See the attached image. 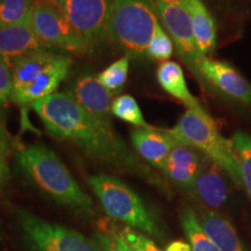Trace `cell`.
Returning <instances> with one entry per match:
<instances>
[{
    "label": "cell",
    "mask_w": 251,
    "mask_h": 251,
    "mask_svg": "<svg viewBox=\"0 0 251 251\" xmlns=\"http://www.w3.org/2000/svg\"><path fill=\"white\" fill-rule=\"evenodd\" d=\"M157 14L161 19L166 33L171 37L178 55L183 59L188 70L202 85L199 64L205 57L199 51L194 39L190 14L183 0H152Z\"/></svg>",
    "instance_id": "ba28073f"
},
{
    "label": "cell",
    "mask_w": 251,
    "mask_h": 251,
    "mask_svg": "<svg viewBox=\"0 0 251 251\" xmlns=\"http://www.w3.org/2000/svg\"><path fill=\"white\" fill-rule=\"evenodd\" d=\"M93 241L99 251H136L126 242L120 234H115L113 231L96 234Z\"/></svg>",
    "instance_id": "4316f807"
},
{
    "label": "cell",
    "mask_w": 251,
    "mask_h": 251,
    "mask_svg": "<svg viewBox=\"0 0 251 251\" xmlns=\"http://www.w3.org/2000/svg\"><path fill=\"white\" fill-rule=\"evenodd\" d=\"M166 251H192V248L187 243L181 242V241H175V242L169 244Z\"/></svg>",
    "instance_id": "4dcf8cb0"
},
{
    "label": "cell",
    "mask_w": 251,
    "mask_h": 251,
    "mask_svg": "<svg viewBox=\"0 0 251 251\" xmlns=\"http://www.w3.org/2000/svg\"><path fill=\"white\" fill-rule=\"evenodd\" d=\"M174 46L171 37L164 30L162 25H159L150 40L146 55L155 61L166 62L174 55Z\"/></svg>",
    "instance_id": "484cf974"
},
{
    "label": "cell",
    "mask_w": 251,
    "mask_h": 251,
    "mask_svg": "<svg viewBox=\"0 0 251 251\" xmlns=\"http://www.w3.org/2000/svg\"><path fill=\"white\" fill-rule=\"evenodd\" d=\"M61 54H56L49 49L37 50L19 58L12 67V77H13V87L12 93L23 90L24 87L39 77L43 71L59 58Z\"/></svg>",
    "instance_id": "ac0fdd59"
},
{
    "label": "cell",
    "mask_w": 251,
    "mask_h": 251,
    "mask_svg": "<svg viewBox=\"0 0 251 251\" xmlns=\"http://www.w3.org/2000/svg\"><path fill=\"white\" fill-rule=\"evenodd\" d=\"M178 142L192 147L215 163L238 187H243L240 159L231 140L220 134L214 120L203 108H191L166 130Z\"/></svg>",
    "instance_id": "3957f363"
},
{
    "label": "cell",
    "mask_w": 251,
    "mask_h": 251,
    "mask_svg": "<svg viewBox=\"0 0 251 251\" xmlns=\"http://www.w3.org/2000/svg\"><path fill=\"white\" fill-rule=\"evenodd\" d=\"M177 142L166 130L153 127L136 128L131 131V143L136 152L161 170Z\"/></svg>",
    "instance_id": "9a60e30c"
},
{
    "label": "cell",
    "mask_w": 251,
    "mask_h": 251,
    "mask_svg": "<svg viewBox=\"0 0 251 251\" xmlns=\"http://www.w3.org/2000/svg\"><path fill=\"white\" fill-rule=\"evenodd\" d=\"M9 139L4 121L0 118V191L7 184L11 176L9 171Z\"/></svg>",
    "instance_id": "83f0119b"
},
{
    "label": "cell",
    "mask_w": 251,
    "mask_h": 251,
    "mask_svg": "<svg viewBox=\"0 0 251 251\" xmlns=\"http://www.w3.org/2000/svg\"><path fill=\"white\" fill-rule=\"evenodd\" d=\"M120 235L125 238L126 242L136 251H162L151 240L142 234L131 230L130 228L124 229Z\"/></svg>",
    "instance_id": "f1b7e54d"
},
{
    "label": "cell",
    "mask_w": 251,
    "mask_h": 251,
    "mask_svg": "<svg viewBox=\"0 0 251 251\" xmlns=\"http://www.w3.org/2000/svg\"><path fill=\"white\" fill-rule=\"evenodd\" d=\"M202 86L213 89L225 98L251 107V84L230 63L205 56L199 64Z\"/></svg>",
    "instance_id": "30bf717a"
},
{
    "label": "cell",
    "mask_w": 251,
    "mask_h": 251,
    "mask_svg": "<svg viewBox=\"0 0 251 251\" xmlns=\"http://www.w3.org/2000/svg\"><path fill=\"white\" fill-rule=\"evenodd\" d=\"M77 35L92 50L108 40L115 0H55Z\"/></svg>",
    "instance_id": "9c48e42d"
},
{
    "label": "cell",
    "mask_w": 251,
    "mask_h": 251,
    "mask_svg": "<svg viewBox=\"0 0 251 251\" xmlns=\"http://www.w3.org/2000/svg\"><path fill=\"white\" fill-rule=\"evenodd\" d=\"M192 23L197 47L203 56L212 55L216 48V24L202 0H183Z\"/></svg>",
    "instance_id": "e0dca14e"
},
{
    "label": "cell",
    "mask_w": 251,
    "mask_h": 251,
    "mask_svg": "<svg viewBox=\"0 0 251 251\" xmlns=\"http://www.w3.org/2000/svg\"><path fill=\"white\" fill-rule=\"evenodd\" d=\"M180 221L185 234L190 241L192 251H220L211 238L207 236L197 214L192 209L188 207L181 209Z\"/></svg>",
    "instance_id": "44dd1931"
},
{
    "label": "cell",
    "mask_w": 251,
    "mask_h": 251,
    "mask_svg": "<svg viewBox=\"0 0 251 251\" xmlns=\"http://www.w3.org/2000/svg\"><path fill=\"white\" fill-rule=\"evenodd\" d=\"M74 99L89 114L98 120L112 124V98L114 96L105 89L98 77L93 75H83L75 83L72 93Z\"/></svg>",
    "instance_id": "7c38bea8"
},
{
    "label": "cell",
    "mask_w": 251,
    "mask_h": 251,
    "mask_svg": "<svg viewBox=\"0 0 251 251\" xmlns=\"http://www.w3.org/2000/svg\"><path fill=\"white\" fill-rule=\"evenodd\" d=\"M231 142L240 159L243 187L251 200V135L236 131L231 137Z\"/></svg>",
    "instance_id": "d4e9b609"
},
{
    "label": "cell",
    "mask_w": 251,
    "mask_h": 251,
    "mask_svg": "<svg viewBox=\"0 0 251 251\" xmlns=\"http://www.w3.org/2000/svg\"><path fill=\"white\" fill-rule=\"evenodd\" d=\"M129 63L130 57L125 55L124 57L119 58L118 61H115L97 76L100 83L113 96L120 93L121 90L124 89L128 78V72H129Z\"/></svg>",
    "instance_id": "cb8c5ba5"
},
{
    "label": "cell",
    "mask_w": 251,
    "mask_h": 251,
    "mask_svg": "<svg viewBox=\"0 0 251 251\" xmlns=\"http://www.w3.org/2000/svg\"><path fill=\"white\" fill-rule=\"evenodd\" d=\"M112 114L120 120L128 122L136 128H151L144 120L139 103L129 94L119 96L112 102Z\"/></svg>",
    "instance_id": "603a6c76"
},
{
    "label": "cell",
    "mask_w": 251,
    "mask_h": 251,
    "mask_svg": "<svg viewBox=\"0 0 251 251\" xmlns=\"http://www.w3.org/2000/svg\"><path fill=\"white\" fill-rule=\"evenodd\" d=\"M191 191L209 209L222 208L230 192L224 172L206 157Z\"/></svg>",
    "instance_id": "5bb4252c"
},
{
    "label": "cell",
    "mask_w": 251,
    "mask_h": 251,
    "mask_svg": "<svg viewBox=\"0 0 251 251\" xmlns=\"http://www.w3.org/2000/svg\"><path fill=\"white\" fill-rule=\"evenodd\" d=\"M214 1H218L220 4H230L231 0H214Z\"/></svg>",
    "instance_id": "1f68e13d"
},
{
    "label": "cell",
    "mask_w": 251,
    "mask_h": 251,
    "mask_svg": "<svg viewBox=\"0 0 251 251\" xmlns=\"http://www.w3.org/2000/svg\"><path fill=\"white\" fill-rule=\"evenodd\" d=\"M198 220L220 251H244L234 228L224 216L211 209H201L198 213Z\"/></svg>",
    "instance_id": "ffe728a7"
},
{
    "label": "cell",
    "mask_w": 251,
    "mask_h": 251,
    "mask_svg": "<svg viewBox=\"0 0 251 251\" xmlns=\"http://www.w3.org/2000/svg\"><path fill=\"white\" fill-rule=\"evenodd\" d=\"M35 0H0V26L30 23Z\"/></svg>",
    "instance_id": "7402d4cb"
},
{
    "label": "cell",
    "mask_w": 251,
    "mask_h": 251,
    "mask_svg": "<svg viewBox=\"0 0 251 251\" xmlns=\"http://www.w3.org/2000/svg\"><path fill=\"white\" fill-rule=\"evenodd\" d=\"M17 162L28 179L56 202L78 214L94 215L92 199L52 150L42 144L26 147L17 152Z\"/></svg>",
    "instance_id": "7a4b0ae2"
},
{
    "label": "cell",
    "mask_w": 251,
    "mask_h": 251,
    "mask_svg": "<svg viewBox=\"0 0 251 251\" xmlns=\"http://www.w3.org/2000/svg\"><path fill=\"white\" fill-rule=\"evenodd\" d=\"M72 67V59L67 55H61L54 64L36 77L29 85L11 94V100L20 106L33 105L56 93L59 84L68 77Z\"/></svg>",
    "instance_id": "8fae6325"
},
{
    "label": "cell",
    "mask_w": 251,
    "mask_h": 251,
    "mask_svg": "<svg viewBox=\"0 0 251 251\" xmlns=\"http://www.w3.org/2000/svg\"><path fill=\"white\" fill-rule=\"evenodd\" d=\"M47 131L69 141L97 161L125 171H141L142 165L125 141L106 124L81 108L67 92H56L31 105Z\"/></svg>",
    "instance_id": "6da1fadb"
},
{
    "label": "cell",
    "mask_w": 251,
    "mask_h": 251,
    "mask_svg": "<svg viewBox=\"0 0 251 251\" xmlns=\"http://www.w3.org/2000/svg\"><path fill=\"white\" fill-rule=\"evenodd\" d=\"M43 49L50 48L35 35L29 24L0 26V57L9 64L11 62L14 64L25 55Z\"/></svg>",
    "instance_id": "2e32d148"
},
{
    "label": "cell",
    "mask_w": 251,
    "mask_h": 251,
    "mask_svg": "<svg viewBox=\"0 0 251 251\" xmlns=\"http://www.w3.org/2000/svg\"><path fill=\"white\" fill-rule=\"evenodd\" d=\"M161 25L152 0H115L108 23V39L129 57H142Z\"/></svg>",
    "instance_id": "277c9868"
},
{
    "label": "cell",
    "mask_w": 251,
    "mask_h": 251,
    "mask_svg": "<svg viewBox=\"0 0 251 251\" xmlns=\"http://www.w3.org/2000/svg\"><path fill=\"white\" fill-rule=\"evenodd\" d=\"M198 150L187 144L177 142L169 155L162 171L172 183L183 190L191 191L203 163Z\"/></svg>",
    "instance_id": "4fadbf2b"
},
{
    "label": "cell",
    "mask_w": 251,
    "mask_h": 251,
    "mask_svg": "<svg viewBox=\"0 0 251 251\" xmlns=\"http://www.w3.org/2000/svg\"><path fill=\"white\" fill-rule=\"evenodd\" d=\"M29 25L35 35L49 48L75 54L91 51L69 24L55 0H35Z\"/></svg>",
    "instance_id": "52a82bcc"
},
{
    "label": "cell",
    "mask_w": 251,
    "mask_h": 251,
    "mask_svg": "<svg viewBox=\"0 0 251 251\" xmlns=\"http://www.w3.org/2000/svg\"><path fill=\"white\" fill-rule=\"evenodd\" d=\"M18 222L27 246L33 251H99L94 241L83 234L28 211L18 212Z\"/></svg>",
    "instance_id": "8992f818"
},
{
    "label": "cell",
    "mask_w": 251,
    "mask_h": 251,
    "mask_svg": "<svg viewBox=\"0 0 251 251\" xmlns=\"http://www.w3.org/2000/svg\"><path fill=\"white\" fill-rule=\"evenodd\" d=\"M87 181L108 216L151 236L158 235L155 222L142 199L130 186L118 178L103 174L91 176Z\"/></svg>",
    "instance_id": "5b68a950"
},
{
    "label": "cell",
    "mask_w": 251,
    "mask_h": 251,
    "mask_svg": "<svg viewBox=\"0 0 251 251\" xmlns=\"http://www.w3.org/2000/svg\"><path fill=\"white\" fill-rule=\"evenodd\" d=\"M156 77L162 89L184 103L187 109L203 108L199 100L188 90L183 68L177 62H162L157 68Z\"/></svg>",
    "instance_id": "d6986e66"
},
{
    "label": "cell",
    "mask_w": 251,
    "mask_h": 251,
    "mask_svg": "<svg viewBox=\"0 0 251 251\" xmlns=\"http://www.w3.org/2000/svg\"><path fill=\"white\" fill-rule=\"evenodd\" d=\"M12 87H13L12 65L0 57V106L5 105L8 100H11Z\"/></svg>",
    "instance_id": "f546056e"
}]
</instances>
